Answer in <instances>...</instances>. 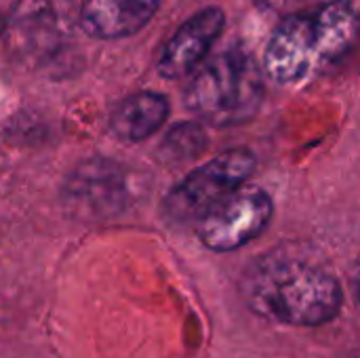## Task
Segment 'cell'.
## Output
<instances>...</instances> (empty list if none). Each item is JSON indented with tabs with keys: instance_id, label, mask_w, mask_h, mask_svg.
I'll return each mask as SVG.
<instances>
[{
	"instance_id": "1",
	"label": "cell",
	"mask_w": 360,
	"mask_h": 358,
	"mask_svg": "<svg viewBox=\"0 0 360 358\" xmlns=\"http://www.w3.org/2000/svg\"><path fill=\"white\" fill-rule=\"evenodd\" d=\"M360 15L350 0H331L285 17L272 32L264 70L281 84L304 82L338 63L356 42Z\"/></svg>"
},
{
	"instance_id": "2",
	"label": "cell",
	"mask_w": 360,
	"mask_h": 358,
	"mask_svg": "<svg viewBox=\"0 0 360 358\" xmlns=\"http://www.w3.org/2000/svg\"><path fill=\"white\" fill-rule=\"evenodd\" d=\"M249 306L276 323L316 327L335 319L344 293L338 279L323 266L285 253H270L245 281Z\"/></svg>"
},
{
	"instance_id": "3",
	"label": "cell",
	"mask_w": 360,
	"mask_h": 358,
	"mask_svg": "<svg viewBox=\"0 0 360 358\" xmlns=\"http://www.w3.org/2000/svg\"><path fill=\"white\" fill-rule=\"evenodd\" d=\"M186 108L213 127H234L251 120L264 101L262 70L240 46L205 59L184 91Z\"/></svg>"
},
{
	"instance_id": "4",
	"label": "cell",
	"mask_w": 360,
	"mask_h": 358,
	"mask_svg": "<svg viewBox=\"0 0 360 358\" xmlns=\"http://www.w3.org/2000/svg\"><path fill=\"white\" fill-rule=\"evenodd\" d=\"M78 25L74 0H17L4 25L6 46L27 63H46L70 46Z\"/></svg>"
},
{
	"instance_id": "5",
	"label": "cell",
	"mask_w": 360,
	"mask_h": 358,
	"mask_svg": "<svg viewBox=\"0 0 360 358\" xmlns=\"http://www.w3.org/2000/svg\"><path fill=\"white\" fill-rule=\"evenodd\" d=\"M255 156L247 148L217 154L188 173L165 198V213L171 222H196L224 196L245 186L253 175Z\"/></svg>"
},
{
	"instance_id": "6",
	"label": "cell",
	"mask_w": 360,
	"mask_h": 358,
	"mask_svg": "<svg viewBox=\"0 0 360 358\" xmlns=\"http://www.w3.org/2000/svg\"><path fill=\"white\" fill-rule=\"evenodd\" d=\"M274 215L272 196L257 186H240L194 224L200 243L217 253L236 251L255 241L270 226Z\"/></svg>"
},
{
	"instance_id": "7",
	"label": "cell",
	"mask_w": 360,
	"mask_h": 358,
	"mask_svg": "<svg viewBox=\"0 0 360 358\" xmlns=\"http://www.w3.org/2000/svg\"><path fill=\"white\" fill-rule=\"evenodd\" d=\"M226 25V13L219 6H207L188 17L160 51L156 70L167 80L190 76L211 53Z\"/></svg>"
},
{
	"instance_id": "8",
	"label": "cell",
	"mask_w": 360,
	"mask_h": 358,
	"mask_svg": "<svg viewBox=\"0 0 360 358\" xmlns=\"http://www.w3.org/2000/svg\"><path fill=\"white\" fill-rule=\"evenodd\" d=\"M127 196V177L118 165L89 160L80 165L63 186L65 205L80 215H101L116 211Z\"/></svg>"
},
{
	"instance_id": "9",
	"label": "cell",
	"mask_w": 360,
	"mask_h": 358,
	"mask_svg": "<svg viewBox=\"0 0 360 358\" xmlns=\"http://www.w3.org/2000/svg\"><path fill=\"white\" fill-rule=\"evenodd\" d=\"M158 6L160 0H84L80 27L93 38H127L148 25Z\"/></svg>"
},
{
	"instance_id": "10",
	"label": "cell",
	"mask_w": 360,
	"mask_h": 358,
	"mask_svg": "<svg viewBox=\"0 0 360 358\" xmlns=\"http://www.w3.org/2000/svg\"><path fill=\"white\" fill-rule=\"evenodd\" d=\"M169 118V99L154 91L124 97L110 114V129L122 141H143Z\"/></svg>"
},
{
	"instance_id": "11",
	"label": "cell",
	"mask_w": 360,
	"mask_h": 358,
	"mask_svg": "<svg viewBox=\"0 0 360 358\" xmlns=\"http://www.w3.org/2000/svg\"><path fill=\"white\" fill-rule=\"evenodd\" d=\"M202 146H205V135L196 124H179L167 135L162 143V152L173 160H188L190 156L200 152Z\"/></svg>"
},
{
	"instance_id": "12",
	"label": "cell",
	"mask_w": 360,
	"mask_h": 358,
	"mask_svg": "<svg viewBox=\"0 0 360 358\" xmlns=\"http://www.w3.org/2000/svg\"><path fill=\"white\" fill-rule=\"evenodd\" d=\"M297 2H302V0H255V4L257 6H262V8H266V11H289V8H293Z\"/></svg>"
},
{
	"instance_id": "13",
	"label": "cell",
	"mask_w": 360,
	"mask_h": 358,
	"mask_svg": "<svg viewBox=\"0 0 360 358\" xmlns=\"http://www.w3.org/2000/svg\"><path fill=\"white\" fill-rule=\"evenodd\" d=\"M354 293H356V300H359L360 304V262L359 266H356V270H354Z\"/></svg>"
},
{
	"instance_id": "14",
	"label": "cell",
	"mask_w": 360,
	"mask_h": 358,
	"mask_svg": "<svg viewBox=\"0 0 360 358\" xmlns=\"http://www.w3.org/2000/svg\"><path fill=\"white\" fill-rule=\"evenodd\" d=\"M4 25H6V21H4V19L0 17V36L4 34Z\"/></svg>"
}]
</instances>
